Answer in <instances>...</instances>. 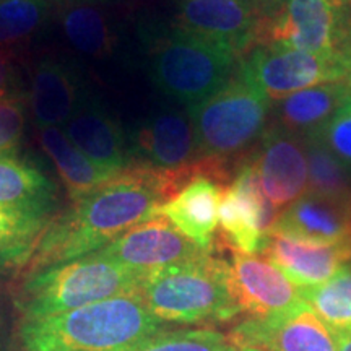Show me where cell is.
<instances>
[{"label": "cell", "mask_w": 351, "mask_h": 351, "mask_svg": "<svg viewBox=\"0 0 351 351\" xmlns=\"http://www.w3.org/2000/svg\"><path fill=\"white\" fill-rule=\"evenodd\" d=\"M189 179L187 169L127 166L91 194L73 202L62 217L47 223L29 258L32 274L99 251L132 226L155 217Z\"/></svg>", "instance_id": "6da1fadb"}, {"label": "cell", "mask_w": 351, "mask_h": 351, "mask_svg": "<svg viewBox=\"0 0 351 351\" xmlns=\"http://www.w3.org/2000/svg\"><path fill=\"white\" fill-rule=\"evenodd\" d=\"M168 330L145 304L142 295L130 293L95 304L23 320L21 351H134Z\"/></svg>", "instance_id": "7a4b0ae2"}, {"label": "cell", "mask_w": 351, "mask_h": 351, "mask_svg": "<svg viewBox=\"0 0 351 351\" xmlns=\"http://www.w3.org/2000/svg\"><path fill=\"white\" fill-rule=\"evenodd\" d=\"M140 295L165 324L226 322L241 314L230 287V263L210 251L147 275Z\"/></svg>", "instance_id": "3957f363"}, {"label": "cell", "mask_w": 351, "mask_h": 351, "mask_svg": "<svg viewBox=\"0 0 351 351\" xmlns=\"http://www.w3.org/2000/svg\"><path fill=\"white\" fill-rule=\"evenodd\" d=\"M145 276L119 263L88 254L33 271L20 295L25 320L69 313L111 298L138 293Z\"/></svg>", "instance_id": "277c9868"}, {"label": "cell", "mask_w": 351, "mask_h": 351, "mask_svg": "<svg viewBox=\"0 0 351 351\" xmlns=\"http://www.w3.org/2000/svg\"><path fill=\"white\" fill-rule=\"evenodd\" d=\"M238 56L178 26L156 33L148 44V70L158 90L173 103L194 108L234 75Z\"/></svg>", "instance_id": "5b68a950"}, {"label": "cell", "mask_w": 351, "mask_h": 351, "mask_svg": "<svg viewBox=\"0 0 351 351\" xmlns=\"http://www.w3.org/2000/svg\"><path fill=\"white\" fill-rule=\"evenodd\" d=\"M270 101L236 70L217 93L189 108L202 160L228 161L247 152L263 135Z\"/></svg>", "instance_id": "8992f818"}, {"label": "cell", "mask_w": 351, "mask_h": 351, "mask_svg": "<svg viewBox=\"0 0 351 351\" xmlns=\"http://www.w3.org/2000/svg\"><path fill=\"white\" fill-rule=\"evenodd\" d=\"M280 44L351 64V0H288L261 16L254 46Z\"/></svg>", "instance_id": "52a82bcc"}, {"label": "cell", "mask_w": 351, "mask_h": 351, "mask_svg": "<svg viewBox=\"0 0 351 351\" xmlns=\"http://www.w3.org/2000/svg\"><path fill=\"white\" fill-rule=\"evenodd\" d=\"M351 64L333 56H319L280 44L254 46L238 72L271 103L322 83L343 82L348 78Z\"/></svg>", "instance_id": "ba28073f"}, {"label": "cell", "mask_w": 351, "mask_h": 351, "mask_svg": "<svg viewBox=\"0 0 351 351\" xmlns=\"http://www.w3.org/2000/svg\"><path fill=\"white\" fill-rule=\"evenodd\" d=\"M278 215L263 195L252 158H244L230 186L223 187L218 207V223L232 251L262 252Z\"/></svg>", "instance_id": "9c48e42d"}, {"label": "cell", "mask_w": 351, "mask_h": 351, "mask_svg": "<svg viewBox=\"0 0 351 351\" xmlns=\"http://www.w3.org/2000/svg\"><path fill=\"white\" fill-rule=\"evenodd\" d=\"M202 252L207 251L184 236L168 218L155 215L132 226L93 254L147 276L173 263L200 256Z\"/></svg>", "instance_id": "30bf717a"}, {"label": "cell", "mask_w": 351, "mask_h": 351, "mask_svg": "<svg viewBox=\"0 0 351 351\" xmlns=\"http://www.w3.org/2000/svg\"><path fill=\"white\" fill-rule=\"evenodd\" d=\"M127 135L132 163L161 171H182L202 160L187 109H156Z\"/></svg>", "instance_id": "8fae6325"}, {"label": "cell", "mask_w": 351, "mask_h": 351, "mask_svg": "<svg viewBox=\"0 0 351 351\" xmlns=\"http://www.w3.org/2000/svg\"><path fill=\"white\" fill-rule=\"evenodd\" d=\"M236 348L263 351H339L335 337L302 300L285 313L269 319L247 317L232 328Z\"/></svg>", "instance_id": "7c38bea8"}, {"label": "cell", "mask_w": 351, "mask_h": 351, "mask_svg": "<svg viewBox=\"0 0 351 351\" xmlns=\"http://www.w3.org/2000/svg\"><path fill=\"white\" fill-rule=\"evenodd\" d=\"M228 263L231 293L241 314L269 319L302 301L301 289L265 257L232 251Z\"/></svg>", "instance_id": "4fadbf2b"}, {"label": "cell", "mask_w": 351, "mask_h": 351, "mask_svg": "<svg viewBox=\"0 0 351 351\" xmlns=\"http://www.w3.org/2000/svg\"><path fill=\"white\" fill-rule=\"evenodd\" d=\"M251 158L263 195L276 212L307 192V160L302 137L275 124L263 132Z\"/></svg>", "instance_id": "5bb4252c"}, {"label": "cell", "mask_w": 351, "mask_h": 351, "mask_svg": "<svg viewBox=\"0 0 351 351\" xmlns=\"http://www.w3.org/2000/svg\"><path fill=\"white\" fill-rule=\"evenodd\" d=\"M258 21L261 13L251 0H181L174 26L241 57L256 44Z\"/></svg>", "instance_id": "9a60e30c"}, {"label": "cell", "mask_w": 351, "mask_h": 351, "mask_svg": "<svg viewBox=\"0 0 351 351\" xmlns=\"http://www.w3.org/2000/svg\"><path fill=\"white\" fill-rule=\"evenodd\" d=\"M90 88L77 65L64 57L44 56L34 65L29 82L28 111L41 129L67 124Z\"/></svg>", "instance_id": "2e32d148"}, {"label": "cell", "mask_w": 351, "mask_h": 351, "mask_svg": "<svg viewBox=\"0 0 351 351\" xmlns=\"http://www.w3.org/2000/svg\"><path fill=\"white\" fill-rule=\"evenodd\" d=\"M62 130L83 155L108 173L117 174L132 165L129 135L106 104L90 90Z\"/></svg>", "instance_id": "e0dca14e"}, {"label": "cell", "mask_w": 351, "mask_h": 351, "mask_svg": "<svg viewBox=\"0 0 351 351\" xmlns=\"http://www.w3.org/2000/svg\"><path fill=\"white\" fill-rule=\"evenodd\" d=\"M348 241L315 243L271 230L267 234L262 252L296 287L304 289L328 282L350 262Z\"/></svg>", "instance_id": "ac0fdd59"}, {"label": "cell", "mask_w": 351, "mask_h": 351, "mask_svg": "<svg viewBox=\"0 0 351 351\" xmlns=\"http://www.w3.org/2000/svg\"><path fill=\"white\" fill-rule=\"evenodd\" d=\"M223 184L207 173H199L189 179L156 215L168 218L173 225L194 241L204 251H210L218 225V207Z\"/></svg>", "instance_id": "d6986e66"}, {"label": "cell", "mask_w": 351, "mask_h": 351, "mask_svg": "<svg viewBox=\"0 0 351 351\" xmlns=\"http://www.w3.org/2000/svg\"><path fill=\"white\" fill-rule=\"evenodd\" d=\"M271 230L315 243H346L351 238V204L306 192L278 215Z\"/></svg>", "instance_id": "ffe728a7"}, {"label": "cell", "mask_w": 351, "mask_h": 351, "mask_svg": "<svg viewBox=\"0 0 351 351\" xmlns=\"http://www.w3.org/2000/svg\"><path fill=\"white\" fill-rule=\"evenodd\" d=\"M350 96L351 86L346 80L304 88L276 101L275 124L298 137H306L307 134L324 129Z\"/></svg>", "instance_id": "44dd1931"}, {"label": "cell", "mask_w": 351, "mask_h": 351, "mask_svg": "<svg viewBox=\"0 0 351 351\" xmlns=\"http://www.w3.org/2000/svg\"><path fill=\"white\" fill-rule=\"evenodd\" d=\"M56 200L54 182L19 153L0 155V207L49 217Z\"/></svg>", "instance_id": "7402d4cb"}, {"label": "cell", "mask_w": 351, "mask_h": 351, "mask_svg": "<svg viewBox=\"0 0 351 351\" xmlns=\"http://www.w3.org/2000/svg\"><path fill=\"white\" fill-rule=\"evenodd\" d=\"M39 143L54 163L70 200L77 202L96 191L112 178V173L99 168L67 138L60 127L39 130Z\"/></svg>", "instance_id": "603a6c76"}, {"label": "cell", "mask_w": 351, "mask_h": 351, "mask_svg": "<svg viewBox=\"0 0 351 351\" xmlns=\"http://www.w3.org/2000/svg\"><path fill=\"white\" fill-rule=\"evenodd\" d=\"M64 36L73 49L88 57L104 59L116 47V32L106 13L86 2L70 3L60 13Z\"/></svg>", "instance_id": "cb8c5ba5"}, {"label": "cell", "mask_w": 351, "mask_h": 351, "mask_svg": "<svg viewBox=\"0 0 351 351\" xmlns=\"http://www.w3.org/2000/svg\"><path fill=\"white\" fill-rule=\"evenodd\" d=\"M307 160V192L351 204V169L330 150L322 129L302 137Z\"/></svg>", "instance_id": "d4e9b609"}, {"label": "cell", "mask_w": 351, "mask_h": 351, "mask_svg": "<svg viewBox=\"0 0 351 351\" xmlns=\"http://www.w3.org/2000/svg\"><path fill=\"white\" fill-rule=\"evenodd\" d=\"M49 217L0 207V267L32 258Z\"/></svg>", "instance_id": "484cf974"}, {"label": "cell", "mask_w": 351, "mask_h": 351, "mask_svg": "<svg viewBox=\"0 0 351 351\" xmlns=\"http://www.w3.org/2000/svg\"><path fill=\"white\" fill-rule=\"evenodd\" d=\"M301 298L335 332H351V265L345 263L328 282L301 289Z\"/></svg>", "instance_id": "4316f807"}, {"label": "cell", "mask_w": 351, "mask_h": 351, "mask_svg": "<svg viewBox=\"0 0 351 351\" xmlns=\"http://www.w3.org/2000/svg\"><path fill=\"white\" fill-rule=\"evenodd\" d=\"M47 19L46 0H0V47L33 38Z\"/></svg>", "instance_id": "83f0119b"}, {"label": "cell", "mask_w": 351, "mask_h": 351, "mask_svg": "<svg viewBox=\"0 0 351 351\" xmlns=\"http://www.w3.org/2000/svg\"><path fill=\"white\" fill-rule=\"evenodd\" d=\"M134 351H236V346L213 328H184L160 333Z\"/></svg>", "instance_id": "f1b7e54d"}, {"label": "cell", "mask_w": 351, "mask_h": 351, "mask_svg": "<svg viewBox=\"0 0 351 351\" xmlns=\"http://www.w3.org/2000/svg\"><path fill=\"white\" fill-rule=\"evenodd\" d=\"M26 96L0 99V155L19 153L28 122Z\"/></svg>", "instance_id": "f546056e"}, {"label": "cell", "mask_w": 351, "mask_h": 351, "mask_svg": "<svg viewBox=\"0 0 351 351\" xmlns=\"http://www.w3.org/2000/svg\"><path fill=\"white\" fill-rule=\"evenodd\" d=\"M330 150L351 169V96L322 129Z\"/></svg>", "instance_id": "4dcf8cb0"}, {"label": "cell", "mask_w": 351, "mask_h": 351, "mask_svg": "<svg viewBox=\"0 0 351 351\" xmlns=\"http://www.w3.org/2000/svg\"><path fill=\"white\" fill-rule=\"evenodd\" d=\"M26 95H28V90H25L21 85V78L12 49L0 47V99Z\"/></svg>", "instance_id": "1f68e13d"}, {"label": "cell", "mask_w": 351, "mask_h": 351, "mask_svg": "<svg viewBox=\"0 0 351 351\" xmlns=\"http://www.w3.org/2000/svg\"><path fill=\"white\" fill-rule=\"evenodd\" d=\"M251 2L261 13V16H269L278 12L288 0H251Z\"/></svg>", "instance_id": "d6a6232c"}, {"label": "cell", "mask_w": 351, "mask_h": 351, "mask_svg": "<svg viewBox=\"0 0 351 351\" xmlns=\"http://www.w3.org/2000/svg\"><path fill=\"white\" fill-rule=\"evenodd\" d=\"M333 337H335L339 351H351V332H335Z\"/></svg>", "instance_id": "836d02e7"}, {"label": "cell", "mask_w": 351, "mask_h": 351, "mask_svg": "<svg viewBox=\"0 0 351 351\" xmlns=\"http://www.w3.org/2000/svg\"><path fill=\"white\" fill-rule=\"evenodd\" d=\"M236 351H263V350H258V348H249V346H245V348H236Z\"/></svg>", "instance_id": "e575fe53"}, {"label": "cell", "mask_w": 351, "mask_h": 351, "mask_svg": "<svg viewBox=\"0 0 351 351\" xmlns=\"http://www.w3.org/2000/svg\"><path fill=\"white\" fill-rule=\"evenodd\" d=\"M348 251H350V262H351V238L348 241Z\"/></svg>", "instance_id": "d590c367"}, {"label": "cell", "mask_w": 351, "mask_h": 351, "mask_svg": "<svg viewBox=\"0 0 351 351\" xmlns=\"http://www.w3.org/2000/svg\"><path fill=\"white\" fill-rule=\"evenodd\" d=\"M346 82H348L350 86H351V69H350V73H348V78H346Z\"/></svg>", "instance_id": "8d00e7d4"}]
</instances>
